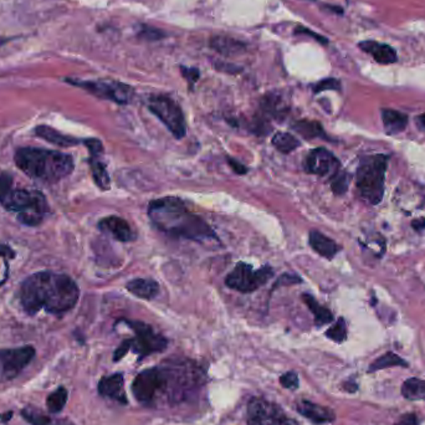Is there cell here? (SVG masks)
<instances>
[{
	"label": "cell",
	"instance_id": "cell-41",
	"mask_svg": "<svg viewBox=\"0 0 425 425\" xmlns=\"http://www.w3.org/2000/svg\"><path fill=\"white\" fill-rule=\"evenodd\" d=\"M215 69L219 71L228 72V74H238L241 71V67L233 65V64H228V62L218 61L215 62Z\"/></svg>",
	"mask_w": 425,
	"mask_h": 425
},
{
	"label": "cell",
	"instance_id": "cell-29",
	"mask_svg": "<svg viewBox=\"0 0 425 425\" xmlns=\"http://www.w3.org/2000/svg\"><path fill=\"white\" fill-rule=\"evenodd\" d=\"M69 392L65 387H59L53 393L49 394L46 398V408L50 414H59L66 406Z\"/></svg>",
	"mask_w": 425,
	"mask_h": 425
},
{
	"label": "cell",
	"instance_id": "cell-23",
	"mask_svg": "<svg viewBox=\"0 0 425 425\" xmlns=\"http://www.w3.org/2000/svg\"><path fill=\"white\" fill-rule=\"evenodd\" d=\"M408 116L401 111L391 110V109H383L382 121L383 126L387 134H401L406 129L408 124Z\"/></svg>",
	"mask_w": 425,
	"mask_h": 425
},
{
	"label": "cell",
	"instance_id": "cell-27",
	"mask_svg": "<svg viewBox=\"0 0 425 425\" xmlns=\"http://www.w3.org/2000/svg\"><path fill=\"white\" fill-rule=\"evenodd\" d=\"M401 394L409 401H425V381L418 378L406 379L401 386Z\"/></svg>",
	"mask_w": 425,
	"mask_h": 425
},
{
	"label": "cell",
	"instance_id": "cell-11",
	"mask_svg": "<svg viewBox=\"0 0 425 425\" xmlns=\"http://www.w3.org/2000/svg\"><path fill=\"white\" fill-rule=\"evenodd\" d=\"M71 85L81 87L96 97L104 100L114 101L119 105H127L134 99V87L119 81H81V80H69Z\"/></svg>",
	"mask_w": 425,
	"mask_h": 425
},
{
	"label": "cell",
	"instance_id": "cell-46",
	"mask_svg": "<svg viewBox=\"0 0 425 425\" xmlns=\"http://www.w3.org/2000/svg\"><path fill=\"white\" fill-rule=\"evenodd\" d=\"M13 414H14V413L11 411L3 413V414L0 416V421H1V423H8V421L13 418Z\"/></svg>",
	"mask_w": 425,
	"mask_h": 425
},
{
	"label": "cell",
	"instance_id": "cell-40",
	"mask_svg": "<svg viewBox=\"0 0 425 425\" xmlns=\"http://www.w3.org/2000/svg\"><path fill=\"white\" fill-rule=\"evenodd\" d=\"M129 349H131V339H126L116 349L115 354H114V361L119 362L120 359H124V356L129 354Z\"/></svg>",
	"mask_w": 425,
	"mask_h": 425
},
{
	"label": "cell",
	"instance_id": "cell-21",
	"mask_svg": "<svg viewBox=\"0 0 425 425\" xmlns=\"http://www.w3.org/2000/svg\"><path fill=\"white\" fill-rule=\"evenodd\" d=\"M21 416L31 425H75L69 419L53 418L45 414L43 411L36 409L33 406H25L24 409H21Z\"/></svg>",
	"mask_w": 425,
	"mask_h": 425
},
{
	"label": "cell",
	"instance_id": "cell-9",
	"mask_svg": "<svg viewBox=\"0 0 425 425\" xmlns=\"http://www.w3.org/2000/svg\"><path fill=\"white\" fill-rule=\"evenodd\" d=\"M248 425H299L280 406L264 398H253L248 404Z\"/></svg>",
	"mask_w": 425,
	"mask_h": 425
},
{
	"label": "cell",
	"instance_id": "cell-17",
	"mask_svg": "<svg viewBox=\"0 0 425 425\" xmlns=\"http://www.w3.org/2000/svg\"><path fill=\"white\" fill-rule=\"evenodd\" d=\"M297 411L315 424H325L334 421V411H331L327 406L315 404L312 401H300L297 404Z\"/></svg>",
	"mask_w": 425,
	"mask_h": 425
},
{
	"label": "cell",
	"instance_id": "cell-32",
	"mask_svg": "<svg viewBox=\"0 0 425 425\" xmlns=\"http://www.w3.org/2000/svg\"><path fill=\"white\" fill-rule=\"evenodd\" d=\"M352 176L346 171L339 169V172L334 173L331 177V188L336 196H344V193L349 189V183H351Z\"/></svg>",
	"mask_w": 425,
	"mask_h": 425
},
{
	"label": "cell",
	"instance_id": "cell-30",
	"mask_svg": "<svg viewBox=\"0 0 425 425\" xmlns=\"http://www.w3.org/2000/svg\"><path fill=\"white\" fill-rule=\"evenodd\" d=\"M406 364L404 359L399 357L398 354H393V352H387L386 354L381 356L379 359H376L371 366H369V372H376V371H381L384 368L389 367H406Z\"/></svg>",
	"mask_w": 425,
	"mask_h": 425
},
{
	"label": "cell",
	"instance_id": "cell-38",
	"mask_svg": "<svg viewBox=\"0 0 425 425\" xmlns=\"http://www.w3.org/2000/svg\"><path fill=\"white\" fill-rule=\"evenodd\" d=\"M280 383L284 388L286 389H297L300 381H299V376L295 372H287L282 374L280 377Z\"/></svg>",
	"mask_w": 425,
	"mask_h": 425
},
{
	"label": "cell",
	"instance_id": "cell-8",
	"mask_svg": "<svg viewBox=\"0 0 425 425\" xmlns=\"http://www.w3.org/2000/svg\"><path fill=\"white\" fill-rule=\"evenodd\" d=\"M33 346L15 349H0V383L9 382L19 377L25 368L35 359Z\"/></svg>",
	"mask_w": 425,
	"mask_h": 425
},
{
	"label": "cell",
	"instance_id": "cell-19",
	"mask_svg": "<svg viewBox=\"0 0 425 425\" xmlns=\"http://www.w3.org/2000/svg\"><path fill=\"white\" fill-rule=\"evenodd\" d=\"M309 241H310L311 248L314 249L316 253L321 255L322 258L329 259V260L334 259L341 249L336 241L317 230L311 231Z\"/></svg>",
	"mask_w": 425,
	"mask_h": 425
},
{
	"label": "cell",
	"instance_id": "cell-20",
	"mask_svg": "<svg viewBox=\"0 0 425 425\" xmlns=\"http://www.w3.org/2000/svg\"><path fill=\"white\" fill-rule=\"evenodd\" d=\"M126 287L132 295L144 300H152L159 294V285L152 279H134Z\"/></svg>",
	"mask_w": 425,
	"mask_h": 425
},
{
	"label": "cell",
	"instance_id": "cell-42",
	"mask_svg": "<svg viewBox=\"0 0 425 425\" xmlns=\"http://www.w3.org/2000/svg\"><path fill=\"white\" fill-rule=\"evenodd\" d=\"M230 167L233 168V171L238 174H246L248 173V168L244 166L243 163L238 162L234 158L226 157Z\"/></svg>",
	"mask_w": 425,
	"mask_h": 425
},
{
	"label": "cell",
	"instance_id": "cell-12",
	"mask_svg": "<svg viewBox=\"0 0 425 425\" xmlns=\"http://www.w3.org/2000/svg\"><path fill=\"white\" fill-rule=\"evenodd\" d=\"M136 399L144 406H153L159 396V372L158 367L149 368L137 374L132 383Z\"/></svg>",
	"mask_w": 425,
	"mask_h": 425
},
{
	"label": "cell",
	"instance_id": "cell-2",
	"mask_svg": "<svg viewBox=\"0 0 425 425\" xmlns=\"http://www.w3.org/2000/svg\"><path fill=\"white\" fill-rule=\"evenodd\" d=\"M149 216L152 224L164 234L174 238L203 243L216 240L214 230L206 220L186 208V203L176 196H166L149 203Z\"/></svg>",
	"mask_w": 425,
	"mask_h": 425
},
{
	"label": "cell",
	"instance_id": "cell-45",
	"mask_svg": "<svg viewBox=\"0 0 425 425\" xmlns=\"http://www.w3.org/2000/svg\"><path fill=\"white\" fill-rule=\"evenodd\" d=\"M411 226H413V229L416 230V231H423L425 229V219L424 218H421V219H416L411 223Z\"/></svg>",
	"mask_w": 425,
	"mask_h": 425
},
{
	"label": "cell",
	"instance_id": "cell-10",
	"mask_svg": "<svg viewBox=\"0 0 425 425\" xmlns=\"http://www.w3.org/2000/svg\"><path fill=\"white\" fill-rule=\"evenodd\" d=\"M134 330V339H131V349L141 359L149 354L162 352L167 347L168 341L162 334H157L151 326L139 321H124Z\"/></svg>",
	"mask_w": 425,
	"mask_h": 425
},
{
	"label": "cell",
	"instance_id": "cell-1",
	"mask_svg": "<svg viewBox=\"0 0 425 425\" xmlns=\"http://www.w3.org/2000/svg\"><path fill=\"white\" fill-rule=\"evenodd\" d=\"M20 304L25 312L36 315L39 311L62 315L72 310L80 297L76 282L65 274L43 271L30 275L21 284Z\"/></svg>",
	"mask_w": 425,
	"mask_h": 425
},
{
	"label": "cell",
	"instance_id": "cell-43",
	"mask_svg": "<svg viewBox=\"0 0 425 425\" xmlns=\"http://www.w3.org/2000/svg\"><path fill=\"white\" fill-rule=\"evenodd\" d=\"M296 34H304V35H310L312 38H315V40H317L319 43L321 44H329V40L325 38V36H321L319 34L314 33V31H311V30L307 29V28H299L295 31Z\"/></svg>",
	"mask_w": 425,
	"mask_h": 425
},
{
	"label": "cell",
	"instance_id": "cell-4",
	"mask_svg": "<svg viewBox=\"0 0 425 425\" xmlns=\"http://www.w3.org/2000/svg\"><path fill=\"white\" fill-rule=\"evenodd\" d=\"M388 154H368L359 159L356 173V188L359 196L372 206L382 201L386 191V173H387Z\"/></svg>",
	"mask_w": 425,
	"mask_h": 425
},
{
	"label": "cell",
	"instance_id": "cell-47",
	"mask_svg": "<svg viewBox=\"0 0 425 425\" xmlns=\"http://www.w3.org/2000/svg\"><path fill=\"white\" fill-rule=\"evenodd\" d=\"M418 122H419V124H421L423 129H425V114L424 115H421L418 117Z\"/></svg>",
	"mask_w": 425,
	"mask_h": 425
},
{
	"label": "cell",
	"instance_id": "cell-25",
	"mask_svg": "<svg viewBox=\"0 0 425 425\" xmlns=\"http://www.w3.org/2000/svg\"><path fill=\"white\" fill-rule=\"evenodd\" d=\"M101 154H91L90 158V167H91L92 177L95 181L96 184L100 186L101 189L107 191L110 188L111 181L110 176L107 173L106 166L101 162Z\"/></svg>",
	"mask_w": 425,
	"mask_h": 425
},
{
	"label": "cell",
	"instance_id": "cell-13",
	"mask_svg": "<svg viewBox=\"0 0 425 425\" xmlns=\"http://www.w3.org/2000/svg\"><path fill=\"white\" fill-rule=\"evenodd\" d=\"M304 168L310 174L331 178L341 169V163L334 153L320 147L312 149L306 156Z\"/></svg>",
	"mask_w": 425,
	"mask_h": 425
},
{
	"label": "cell",
	"instance_id": "cell-7",
	"mask_svg": "<svg viewBox=\"0 0 425 425\" xmlns=\"http://www.w3.org/2000/svg\"><path fill=\"white\" fill-rule=\"evenodd\" d=\"M273 274L274 270L270 266L255 270L250 264L240 261L225 279V285L235 291L249 294L264 286L271 279Z\"/></svg>",
	"mask_w": 425,
	"mask_h": 425
},
{
	"label": "cell",
	"instance_id": "cell-28",
	"mask_svg": "<svg viewBox=\"0 0 425 425\" xmlns=\"http://www.w3.org/2000/svg\"><path fill=\"white\" fill-rule=\"evenodd\" d=\"M273 146L279 152L289 154L299 149L301 146V142L294 134L289 132H277L273 137Z\"/></svg>",
	"mask_w": 425,
	"mask_h": 425
},
{
	"label": "cell",
	"instance_id": "cell-22",
	"mask_svg": "<svg viewBox=\"0 0 425 425\" xmlns=\"http://www.w3.org/2000/svg\"><path fill=\"white\" fill-rule=\"evenodd\" d=\"M35 134L40 137V139L48 141L50 144H58L60 147H72V146H76L80 144V139L71 137V136H66V134L59 132L56 129H54L53 127H49V126H38L35 129Z\"/></svg>",
	"mask_w": 425,
	"mask_h": 425
},
{
	"label": "cell",
	"instance_id": "cell-6",
	"mask_svg": "<svg viewBox=\"0 0 425 425\" xmlns=\"http://www.w3.org/2000/svg\"><path fill=\"white\" fill-rule=\"evenodd\" d=\"M149 109L177 139L186 136V127L181 106L166 95L149 97Z\"/></svg>",
	"mask_w": 425,
	"mask_h": 425
},
{
	"label": "cell",
	"instance_id": "cell-31",
	"mask_svg": "<svg viewBox=\"0 0 425 425\" xmlns=\"http://www.w3.org/2000/svg\"><path fill=\"white\" fill-rule=\"evenodd\" d=\"M294 129L307 139L325 137V131L322 129L320 122H316V121H299L294 126Z\"/></svg>",
	"mask_w": 425,
	"mask_h": 425
},
{
	"label": "cell",
	"instance_id": "cell-18",
	"mask_svg": "<svg viewBox=\"0 0 425 425\" xmlns=\"http://www.w3.org/2000/svg\"><path fill=\"white\" fill-rule=\"evenodd\" d=\"M209 45L214 51L223 56H236V55L245 53L248 49V45L244 41L228 36V35L213 36Z\"/></svg>",
	"mask_w": 425,
	"mask_h": 425
},
{
	"label": "cell",
	"instance_id": "cell-15",
	"mask_svg": "<svg viewBox=\"0 0 425 425\" xmlns=\"http://www.w3.org/2000/svg\"><path fill=\"white\" fill-rule=\"evenodd\" d=\"M97 391L102 396L111 398L121 404H127V396L124 392V378L122 373H115V374L101 378L99 386H97Z\"/></svg>",
	"mask_w": 425,
	"mask_h": 425
},
{
	"label": "cell",
	"instance_id": "cell-34",
	"mask_svg": "<svg viewBox=\"0 0 425 425\" xmlns=\"http://www.w3.org/2000/svg\"><path fill=\"white\" fill-rule=\"evenodd\" d=\"M14 254L4 245H0V285L4 284L9 276V263L8 259L13 258Z\"/></svg>",
	"mask_w": 425,
	"mask_h": 425
},
{
	"label": "cell",
	"instance_id": "cell-36",
	"mask_svg": "<svg viewBox=\"0 0 425 425\" xmlns=\"http://www.w3.org/2000/svg\"><path fill=\"white\" fill-rule=\"evenodd\" d=\"M326 90H334V91H339L341 90V82L337 79L334 77H329L322 81L317 82L314 86V91L315 94L319 92L326 91Z\"/></svg>",
	"mask_w": 425,
	"mask_h": 425
},
{
	"label": "cell",
	"instance_id": "cell-26",
	"mask_svg": "<svg viewBox=\"0 0 425 425\" xmlns=\"http://www.w3.org/2000/svg\"><path fill=\"white\" fill-rule=\"evenodd\" d=\"M261 109L266 115L273 117H284L287 112L286 104L282 100L281 96L276 94L265 96L261 101Z\"/></svg>",
	"mask_w": 425,
	"mask_h": 425
},
{
	"label": "cell",
	"instance_id": "cell-3",
	"mask_svg": "<svg viewBox=\"0 0 425 425\" xmlns=\"http://www.w3.org/2000/svg\"><path fill=\"white\" fill-rule=\"evenodd\" d=\"M14 161L26 176L49 184L61 181L74 171V159L70 154L51 149H20L15 153Z\"/></svg>",
	"mask_w": 425,
	"mask_h": 425
},
{
	"label": "cell",
	"instance_id": "cell-35",
	"mask_svg": "<svg viewBox=\"0 0 425 425\" xmlns=\"http://www.w3.org/2000/svg\"><path fill=\"white\" fill-rule=\"evenodd\" d=\"M137 35H139V38L144 39V40H149V41H157V40H161V39L166 36V34L163 33L162 30L146 24L139 25Z\"/></svg>",
	"mask_w": 425,
	"mask_h": 425
},
{
	"label": "cell",
	"instance_id": "cell-14",
	"mask_svg": "<svg viewBox=\"0 0 425 425\" xmlns=\"http://www.w3.org/2000/svg\"><path fill=\"white\" fill-rule=\"evenodd\" d=\"M99 228L106 234L110 235L114 239L119 240L121 243H129L136 238L134 230L129 226L126 220L120 216H106L99 221Z\"/></svg>",
	"mask_w": 425,
	"mask_h": 425
},
{
	"label": "cell",
	"instance_id": "cell-33",
	"mask_svg": "<svg viewBox=\"0 0 425 425\" xmlns=\"http://www.w3.org/2000/svg\"><path fill=\"white\" fill-rule=\"evenodd\" d=\"M326 337L337 344H342L344 339H347V325L344 319L341 317L332 327L326 331Z\"/></svg>",
	"mask_w": 425,
	"mask_h": 425
},
{
	"label": "cell",
	"instance_id": "cell-39",
	"mask_svg": "<svg viewBox=\"0 0 425 425\" xmlns=\"http://www.w3.org/2000/svg\"><path fill=\"white\" fill-rule=\"evenodd\" d=\"M181 72H182L183 77L191 85H194L199 80V76H201V74L196 67L181 66Z\"/></svg>",
	"mask_w": 425,
	"mask_h": 425
},
{
	"label": "cell",
	"instance_id": "cell-44",
	"mask_svg": "<svg viewBox=\"0 0 425 425\" xmlns=\"http://www.w3.org/2000/svg\"><path fill=\"white\" fill-rule=\"evenodd\" d=\"M418 424V419L414 414H406L401 416V419L396 425H416Z\"/></svg>",
	"mask_w": 425,
	"mask_h": 425
},
{
	"label": "cell",
	"instance_id": "cell-16",
	"mask_svg": "<svg viewBox=\"0 0 425 425\" xmlns=\"http://www.w3.org/2000/svg\"><path fill=\"white\" fill-rule=\"evenodd\" d=\"M359 46L364 53L372 55V58L381 65H391L398 61L396 50L387 44L378 43L374 40H366L359 43Z\"/></svg>",
	"mask_w": 425,
	"mask_h": 425
},
{
	"label": "cell",
	"instance_id": "cell-5",
	"mask_svg": "<svg viewBox=\"0 0 425 425\" xmlns=\"http://www.w3.org/2000/svg\"><path fill=\"white\" fill-rule=\"evenodd\" d=\"M1 204L6 211L18 213V220L28 226L41 224L49 213L46 198L38 191L13 188Z\"/></svg>",
	"mask_w": 425,
	"mask_h": 425
},
{
	"label": "cell",
	"instance_id": "cell-37",
	"mask_svg": "<svg viewBox=\"0 0 425 425\" xmlns=\"http://www.w3.org/2000/svg\"><path fill=\"white\" fill-rule=\"evenodd\" d=\"M13 189V177L8 173H0V203Z\"/></svg>",
	"mask_w": 425,
	"mask_h": 425
},
{
	"label": "cell",
	"instance_id": "cell-24",
	"mask_svg": "<svg viewBox=\"0 0 425 425\" xmlns=\"http://www.w3.org/2000/svg\"><path fill=\"white\" fill-rule=\"evenodd\" d=\"M302 300L305 302L306 306L310 309L312 315L315 317L316 326H324L330 324L334 321V315L327 307L320 305L319 302L316 301L314 296H311L309 294H304L302 295Z\"/></svg>",
	"mask_w": 425,
	"mask_h": 425
}]
</instances>
